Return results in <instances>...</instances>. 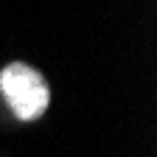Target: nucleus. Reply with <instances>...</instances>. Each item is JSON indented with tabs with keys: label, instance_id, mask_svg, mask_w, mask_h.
<instances>
[{
	"label": "nucleus",
	"instance_id": "obj_1",
	"mask_svg": "<svg viewBox=\"0 0 157 157\" xmlns=\"http://www.w3.org/2000/svg\"><path fill=\"white\" fill-rule=\"evenodd\" d=\"M0 90L20 121H36L51 101L45 78L23 62H11L9 67L0 70Z\"/></svg>",
	"mask_w": 157,
	"mask_h": 157
}]
</instances>
